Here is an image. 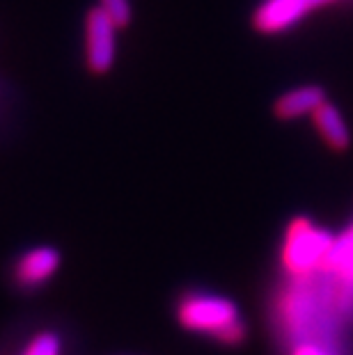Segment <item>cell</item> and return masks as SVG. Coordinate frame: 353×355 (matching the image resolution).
Here are the masks:
<instances>
[{"instance_id":"obj_2","label":"cell","mask_w":353,"mask_h":355,"mask_svg":"<svg viewBox=\"0 0 353 355\" xmlns=\"http://www.w3.org/2000/svg\"><path fill=\"white\" fill-rule=\"evenodd\" d=\"M335 236L307 218H296L287 227L282 241V266L289 275L307 279L310 275L326 270Z\"/></svg>"},{"instance_id":"obj_7","label":"cell","mask_w":353,"mask_h":355,"mask_svg":"<svg viewBox=\"0 0 353 355\" xmlns=\"http://www.w3.org/2000/svg\"><path fill=\"white\" fill-rule=\"evenodd\" d=\"M324 101L326 94L319 85H300L296 89L284 92L275 101V115L282 119H298L305 115H314V110Z\"/></svg>"},{"instance_id":"obj_5","label":"cell","mask_w":353,"mask_h":355,"mask_svg":"<svg viewBox=\"0 0 353 355\" xmlns=\"http://www.w3.org/2000/svg\"><path fill=\"white\" fill-rule=\"evenodd\" d=\"M335 0H264L255 12V28L261 33H282L296 26L307 12Z\"/></svg>"},{"instance_id":"obj_10","label":"cell","mask_w":353,"mask_h":355,"mask_svg":"<svg viewBox=\"0 0 353 355\" xmlns=\"http://www.w3.org/2000/svg\"><path fill=\"white\" fill-rule=\"evenodd\" d=\"M99 10L115 24L124 28L131 21V3L129 0H99Z\"/></svg>"},{"instance_id":"obj_1","label":"cell","mask_w":353,"mask_h":355,"mask_svg":"<svg viewBox=\"0 0 353 355\" xmlns=\"http://www.w3.org/2000/svg\"><path fill=\"white\" fill-rule=\"evenodd\" d=\"M177 321L184 330L214 339L223 346H239L246 342L248 328L239 305L221 293L189 291L177 303Z\"/></svg>"},{"instance_id":"obj_11","label":"cell","mask_w":353,"mask_h":355,"mask_svg":"<svg viewBox=\"0 0 353 355\" xmlns=\"http://www.w3.org/2000/svg\"><path fill=\"white\" fill-rule=\"evenodd\" d=\"M291 355H335V353L321 342H314V339H300V342H296Z\"/></svg>"},{"instance_id":"obj_4","label":"cell","mask_w":353,"mask_h":355,"mask_svg":"<svg viewBox=\"0 0 353 355\" xmlns=\"http://www.w3.org/2000/svg\"><path fill=\"white\" fill-rule=\"evenodd\" d=\"M326 273L337 279L335 305L342 314L353 312V223L340 236H335Z\"/></svg>"},{"instance_id":"obj_3","label":"cell","mask_w":353,"mask_h":355,"mask_svg":"<svg viewBox=\"0 0 353 355\" xmlns=\"http://www.w3.org/2000/svg\"><path fill=\"white\" fill-rule=\"evenodd\" d=\"M117 26L94 7L85 19V60L94 73L110 71L117 55Z\"/></svg>"},{"instance_id":"obj_8","label":"cell","mask_w":353,"mask_h":355,"mask_svg":"<svg viewBox=\"0 0 353 355\" xmlns=\"http://www.w3.org/2000/svg\"><path fill=\"white\" fill-rule=\"evenodd\" d=\"M312 117H314V126H317V131L321 133V138L326 140L328 147H333V149L349 147L351 135H349L347 122L342 119L340 110H337L333 103L324 101L317 110H314Z\"/></svg>"},{"instance_id":"obj_6","label":"cell","mask_w":353,"mask_h":355,"mask_svg":"<svg viewBox=\"0 0 353 355\" xmlns=\"http://www.w3.org/2000/svg\"><path fill=\"white\" fill-rule=\"evenodd\" d=\"M60 268V252L55 248L40 245L28 250L14 266V282L24 289H35L49 282Z\"/></svg>"},{"instance_id":"obj_9","label":"cell","mask_w":353,"mask_h":355,"mask_svg":"<svg viewBox=\"0 0 353 355\" xmlns=\"http://www.w3.org/2000/svg\"><path fill=\"white\" fill-rule=\"evenodd\" d=\"M12 355H64V344L58 332L42 330L21 344Z\"/></svg>"}]
</instances>
